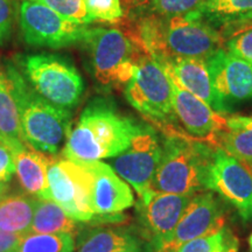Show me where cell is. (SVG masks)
<instances>
[{"instance_id":"obj_31","label":"cell","mask_w":252,"mask_h":252,"mask_svg":"<svg viewBox=\"0 0 252 252\" xmlns=\"http://www.w3.org/2000/svg\"><path fill=\"white\" fill-rule=\"evenodd\" d=\"M15 18L14 0H0V45L9 40Z\"/></svg>"},{"instance_id":"obj_19","label":"cell","mask_w":252,"mask_h":252,"mask_svg":"<svg viewBox=\"0 0 252 252\" xmlns=\"http://www.w3.org/2000/svg\"><path fill=\"white\" fill-rule=\"evenodd\" d=\"M15 174L21 188L31 196L46 200L48 194V167L50 158L39 151L24 149L13 153Z\"/></svg>"},{"instance_id":"obj_4","label":"cell","mask_w":252,"mask_h":252,"mask_svg":"<svg viewBox=\"0 0 252 252\" xmlns=\"http://www.w3.org/2000/svg\"><path fill=\"white\" fill-rule=\"evenodd\" d=\"M5 70L18 104L25 143L41 153L56 154L71 131L70 110L40 96L12 63Z\"/></svg>"},{"instance_id":"obj_13","label":"cell","mask_w":252,"mask_h":252,"mask_svg":"<svg viewBox=\"0 0 252 252\" xmlns=\"http://www.w3.org/2000/svg\"><path fill=\"white\" fill-rule=\"evenodd\" d=\"M93 174L91 208L94 224L121 222V214L134 204L133 191L109 163L88 161Z\"/></svg>"},{"instance_id":"obj_12","label":"cell","mask_w":252,"mask_h":252,"mask_svg":"<svg viewBox=\"0 0 252 252\" xmlns=\"http://www.w3.org/2000/svg\"><path fill=\"white\" fill-rule=\"evenodd\" d=\"M206 189L231 204L244 220H252V172L220 147H215Z\"/></svg>"},{"instance_id":"obj_30","label":"cell","mask_w":252,"mask_h":252,"mask_svg":"<svg viewBox=\"0 0 252 252\" xmlns=\"http://www.w3.org/2000/svg\"><path fill=\"white\" fill-rule=\"evenodd\" d=\"M41 2L61 15L63 19L77 25L91 24L84 0H34Z\"/></svg>"},{"instance_id":"obj_3","label":"cell","mask_w":252,"mask_h":252,"mask_svg":"<svg viewBox=\"0 0 252 252\" xmlns=\"http://www.w3.org/2000/svg\"><path fill=\"white\" fill-rule=\"evenodd\" d=\"M215 147L184 132H169L152 189L156 193L195 195L206 191V181Z\"/></svg>"},{"instance_id":"obj_16","label":"cell","mask_w":252,"mask_h":252,"mask_svg":"<svg viewBox=\"0 0 252 252\" xmlns=\"http://www.w3.org/2000/svg\"><path fill=\"white\" fill-rule=\"evenodd\" d=\"M213 86L220 102L229 104L252 98V65L224 48L206 60Z\"/></svg>"},{"instance_id":"obj_7","label":"cell","mask_w":252,"mask_h":252,"mask_svg":"<svg viewBox=\"0 0 252 252\" xmlns=\"http://www.w3.org/2000/svg\"><path fill=\"white\" fill-rule=\"evenodd\" d=\"M125 97L145 118L166 131H176L172 83L163 69L150 56H141L132 80L125 86Z\"/></svg>"},{"instance_id":"obj_33","label":"cell","mask_w":252,"mask_h":252,"mask_svg":"<svg viewBox=\"0 0 252 252\" xmlns=\"http://www.w3.org/2000/svg\"><path fill=\"white\" fill-rule=\"evenodd\" d=\"M24 236L0 230V252H14Z\"/></svg>"},{"instance_id":"obj_15","label":"cell","mask_w":252,"mask_h":252,"mask_svg":"<svg viewBox=\"0 0 252 252\" xmlns=\"http://www.w3.org/2000/svg\"><path fill=\"white\" fill-rule=\"evenodd\" d=\"M171 81V80H169ZM173 108L188 135L217 147V140L226 128V116L214 111L208 104L172 82Z\"/></svg>"},{"instance_id":"obj_35","label":"cell","mask_w":252,"mask_h":252,"mask_svg":"<svg viewBox=\"0 0 252 252\" xmlns=\"http://www.w3.org/2000/svg\"><path fill=\"white\" fill-rule=\"evenodd\" d=\"M7 191H8L7 184H0V200L6 196Z\"/></svg>"},{"instance_id":"obj_9","label":"cell","mask_w":252,"mask_h":252,"mask_svg":"<svg viewBox=\"0 0 252 252\" xmlns=\"http://www.w3.org/2000/svg\"><path fill=\"white\" fill-rule=\"evenodd\" d=\"M161 153L162 143L156 130L144 124L130 146L119 156L109 159V165L133 187L139 195V201L146 202L156 193L152 186Z\"/></svg>"},{"instance_id":"obj_5","label":"cell","mask_w":252,"mask_h":252,"mask_svg":"<svg viewBox=\"0 0 252 252\" xmlns=\"http://www.w3.org/2000/svg\"><path fill=\"white\" fill-rule=\"evenodd\" d=\"M81 43L86 47L94 78L104 87L126 86L145 55L118 28H88Z\"/></svg>"},{"instance_id":"obj_34","label":"cell","mask_w":252,"mask_h":252,"mask_svg":"<svg viewBox=\"0 0 252 252\" xmlns=\"http://www.w3.org/2000/svg\"><path fill=\"white\" fill-rule=\"evenodd\" d=\"M230 20H237V21H243V23L252 24V12H250V13H245V14L238 15V17L230 19ZM226 21H229V20H226ZM224 23H225V21H224Z\"/></svg>"},{"instance_id":"obj_17","label":"cell","mask_w":252,"mask_h":252,"mask_svg":"<svg viewBox=\"0 0 252 252\" xmlns=\"http://www.w3.org/2000/svg\"><path fill=\"white\" fill-rule=\"evenodd\" d=\"M169 80L203 100L214 111L228 113L213 86L206 60L175 58L161 67Z\"/></svg>"},{"instance_id":"obj_6","label":"cell","mask_w":252,"mask_h":252,"mask_svg":"<svg viewBox=\"0 0 252 252\" xmlns=\"http://www.w3.org/2000/svg\"><path fill=\"white\" fill-rule=\"evenodd\" d=\"M28 83L40 96L59 108L71 110L80 103L84 82L68 59L55 54H32L20 61Z\"/></svg>"},{"instance_id":"obj_32","label":"cell","mask_w":252,"mask_h":252,"mask_svg":"<svg viewBox=\"0 0 252 252\" xmlns=\"http://www.w3.org/2000/svg\"><path fill=\"white\" fill-rule=\"evenodd\" d=\"M15 173L13 154L7 146L0 144V184H7Z\"/></svg>"},{"instance_id":"obj_1","label":"cell","mask_w":252,"mask_h":252,"mask_svg":"<svg viewBox=\"0 0 252 252\" xmlns=\"http://www.w3.org/2000/svg\"><path fill=\"white\" fill-rule=\"evenodd\" d=\"M130 37L160 67L175 58L207 60L224 48V39L220 31L201 11L172 18L137 15Z\"/></svg>"},{"instance_id":"obj_28","label":"cell","mask_w":252,"mask_h":252,"mask_svg":"<svg viewBox=\"0 0 252 252\" xmlns=\"http://www.w3.org/2000/svg\"><path fill=\"white\" fill-rule=\"evenodd\" d=\"M237 248V241L225 228L216 234L203 236L182 244L175 252H215L219 249Z\"/></svg>"},{"instance_id":"obj_23","label":"cell","mask_w":252,"mask_h":252,"mask_svg":"<svg viewBox=\"0 0 252 252\" xmlns=\"http://www.w3.org/2000/svg\"><path fill=\"white\" fill-rule=\"evenodd\" d=\"M80 228V222L71 219L54 201L37 198L31 232L74 235Z\"/></svg>"},{"instance_id":"obj_8","label":"cell","mask_w":252,"mask_h":252,"mask_svg":"<svg viewBox=\"0 0 252 252\" xmlns=\"http://www.w3.org/2000/svg\"><path fill=\"white\" fill-rule=\"evenodd\" d=\"M48 185L46 200L54 201L77 222L91 223L94 220L91 208L93 174L88 161L50 159Z\"/></svg>"},{"instance_id":"obj_21","label":"cell","mask_w":252,"mask_h":252,"mask_svg":"<svg viewBox=\"0 0 252 252\" xmlns=\"http://www.w3.org/2000/svg\"><path fill=\"white\" fill-rule=\"evenodd\" d=\"M217 147L224 150L252 172V117L229 116L226 128L217 140Z\"/></svg>"},{"instance_id":"obj_38","label":"cell","mask_w":252,"mask_h":252,"mask_svg":"<svg viewBox=\"0 0 252 252\" xmlns=\"http://www.w3.org/2000/svg\"><path fill=\"white\" fill-rule=\"evenodd\" d=\"M0 144H2V145H4V143H2V139H1V137H0Z\"/></svg>"},{"instance_id":"obj_14","label":"cell","mask_w":252,"mask_h":252,"mask_svg":"<svg viewBox=\"0 0 252 252\" xmlns=\"http://www.w3.org/2000/svg\"><path fill=\"white\" fill-rule=\"evenodd\" d=\"M223 204L212 190L195 194L179 220L174 235L161 252H175L193 239L216 234L224 228Z\"/></svg>"},{"instance_id":"obj_27","label":"cell","mask_w":252,"mask_h":252,"mask_svg":"<svg viewBox=\"0 0 252 252\" xmlns=\"http://www.w3.org/2000/svg\"><path fill=\"white\" fill-rule=\"evenodd\" d=\"M201 12L215 26L238 15L252 12V0H206Z\"/></svg>"},{"instance_id":"obj_24","label":"cell","mask_w":252,"mask_h":252,"mask_svg":"<svg viewBox=\"0 0 252 252\" xmlns=\"http://www.w3.org/2000/svg\"><path fill=\"white\" fill-rule=\"evenodd\" d=\"M137 15L153 14L162 18L201 11L206 0H126Z\"/></svg>"},{"instance_id":"obj_26","label":"cell","mask_w":252,"mask_h":252,"mask_svg":"<svg viewBox=\"0 0 252 252\" xmlns=\"http://www.w3.org/2000/svg\"><path fill=\"white\" fill-rule=\"evenodd\" d=\"M75 239L68 234H30L21 238L14 252H74Z\"/></svg>"},{"instance_id":"obj_18","label":"cell","mask_w":252,"mask_h":252,"mask_svg":"<svg viewBox=\"0 0 252 252\" xmlns=\"http://www.w3.org/2000/svg\"><path fill=\"white\" fill-rule=\"evenodd\" d=\"M139 232L121 226H89L77 232L76 252H141Z\"/></svg>"},{"instance_id":"obj_37","label":"cell","mask_w":252,"mask_h":252,"mask_svg":"<svg viewBox=\"0 0 252 252\" xmlns=\"http://www.w3.org/2000/svg\"><path fill=\"white\" fill-rule=\"evenodd\" d=\"M249 247H250V250L252 251V234L250 235V237H249Z\"/></svg>"},{"instance_id":"obj_29","label":"cell","mask_w":252,"mask_h":252,"mask_svg":"<svg viewBox=\"0 0 252 252\" xmlns=\"http://www.w3.org/2000/svg\"><path fill=\"white\" fill-rule=\"evenodd\" d=\"M91 23L117 24L124 17L121 0H84Z\"/></svg>"},{"instance_id":"obj_20","label":"cell","mask_w":252,"mask_h":252,"mask_svg":"<svg viewBox=\"0 0 252 252\" xmlns=\"http://www.w3.org/2000/svg\"><path fill=\"white\" fill-rule=\"evenodd\" d=\"M0 137L12 154L26 149L17 100L6 70L2 68H0Z\"/></svg>"},{"instance_id":"obj_25","label":"cell","mask_w":252,"mask_h":252,"mask_svg":"<svg viewBox=\"0 0 252 252\" xmlns=\"http://www.w3.org/2000/svg\"><path fill=\"white\" fill-rule=\"evenodd\" d=\"M220 26L224 49L252 65V24L229 20Z\"/></svg>"},{"instance_id":"obj_22","label":"cell","mask_w":252,"mask_h":252,"mask_svg":"<svg viewBox=\"0 0 252 252\" xmlns=\"http://www.w3.org/2000/svg\"><path fill=\"white\" fill-rule=\"evenodd\" d=\"M37 197L27 195L5 196L0 200V230L25 236L31 232Z\"/></svg>"},{"instance_id":"obj_10","label":"cell","mask_w":252,"mask_h":252,"mask_svg":"<svg viewBox=\"0 0 252 252\" xmlns=\"http://www.w3.org/2000/svg\"><path fill=\"white\" fill-rule=\"evenodd\" d=\"M19 23L28 45L46 48H64L83 41L88 27L63 19L56 12L34 0H23Z\"/></svg>"},{"instance_id":"obj_36","label":"cell","mask_w":252,"mask_h":252,"mask_svg":"<svg viewBox=\"0 0 252 252\" xmlns=\"http://www.w3.org/2000/svg\"><path fill=\"white\" fill-rule=\"evenodd\" d=\"M215 252H237V248H231V249H219Z\"/></svg>"},{"instance_id":"obj_2","label":"cell","mask_w":252,"mask_h":252,"mask_svg":"<svg viewBox=\"0 0 252 252\" xmlns=\"http://www.w3.org/2000/svg\"><path fill=\"white\" fill-rule=\"evenodd\" d=\"M144 124L118 112L112 102L94 98L71 128L63 157L76 161H100L119 156L130 146Z\"/></svg>"},{"instance_id":"obj_11","label":"cell","mask_w":252,"mask_h":252,"mask_svg":"<svg viewBox=\"0 0 252 252\" xmlns=\"http://www.w3.org/2000/svg\"><path fill=\"white\" fill-rule=\"evenodd\" d=\"M193 196L154 193L146 202H138L139 235L153 252H161L171 242L179 220Z\"/></svg>"}]
</instances>
